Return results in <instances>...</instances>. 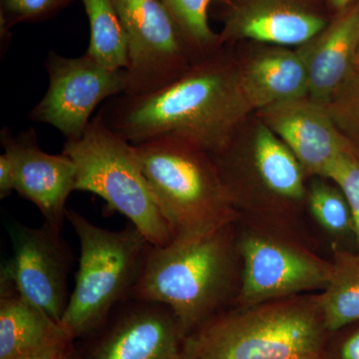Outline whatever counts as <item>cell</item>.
I'll use <instances>...</instances> for the list:
<instances>
[{
	"instance_id": "cell-23",
	"label": "cell",
	"mask_w": 359,
	"mask_h": 359,
	"mask_svg": "<svg viewBox=\"0 0 359 359\" xmlns=\"http://www.w3.org/2000/svg\"><path fill=\"white\" fill-rule=\"evenodd\" d=\"M74 0H0V34L4 47L13 26L42 22L55 16ZM4 49V47H2Z\"/></svg>"
},
{
	"instance_id": "cell-8",
	"label": "cell",
	"mask_w": 359,
	"mask_h": 359,
	"mask_svg": "<svg viewBox=\"0 0 359 359\" xmlns=\"http://www.w3.org/2000/svg\"><path fill=\"white\" fill-rule=\"evenodd\" d=\"M236 226L243 269L233 306L325 290L332 275L330 259L290 238Z\"/></svg>"
},
{
	"instance_id": "cell-12",
	"label": "cell",
	"mask_w": 359,
	"mask_h": 359,
	"mask_svg": "<svg viewBox=\"0 0 359 359\" xmlns=\"http://www.w3.org/2000/svg\"><path fill=\"white\" fill-rule=\"evenodd\" d=\"M92 334L97 337L80 359H185L178 321L159 302L130 297Z\"/></svg>"
},
{
	"instance_id": "cell-7",
	"label": "cell",
	"mask_w": 359,
	"mask_h": 359,
	"mask_svg": "<svg viewBox=\"0 0 359 359\" xmlns=\"http://www.w3.org/2000/svg\"><path fill=\"white\" fill-rule=\"evenodd\" d=\"M62 153L76 165L75 190L102 198L109 211L126 217L151 245L163 247L173 241V231L144 176L135 146L113 131L100 112L79 139L66 140Z\"/></svg>"
},
{
	"instance_id": "cell-10",
	"label": "cell",
	"mask_w": 359,
	"mask_h": 359,
	"mask_svg": "<svg viewBox=\"0 0 359 359\" xmlns=\"http://www.w3.org/2000/svg\"><path fill=\"white\" fill-rule=\"evenodd\" d=\"M45 67L48 89L30 111L29 118L57 129L66 140L79 139L96 108L126 89V69H108L87 52L70 58L51 51Z\"/></svg>"
},
{
	"instance_id": "cell-6",
	"label": "cell",
	"mask_w": 359,
	"mask_h": 359,
	"mask_svg": "<svg viewBox=\"0 0 359 359\" xmlns=\"http://www.w3.org/2000/svg\"><path fill=\"white\" fill-rule=\"evenodd\" d=\"M66 219L80 243L75 285L61 323L75 339L98 330L133 294L152 245L132 224L108 230L74 210Z\"/></svg>"
},
{
	"instance_id": "cell-1",
	"label": "cell",
	"mask_w": 359,
	"mask_h": 359,
	"mask_svg": "<svg viewBox=\"0 0 359 359\" xmlns=\"http://www.w3.org/2000/svg\"><path fill=\"white\" fill-rule=\"evenodd\" d=\"M245 107L250 106L240 70L215 53L165 88L149 95L116 96L99 112L113 131L133 145L173 135L214 156L233 140Z\"/></svg>"
},
{
	"instance_id": "cell-5",
	"label": "cell",
	"mask_w": 359,
	"mask_h": 359,
	"mask_svg": "<svg viewBox=\"0 0 359 359\" xmlns=\"http://www.w3.org/2000/svg\"><path fill=\"white\" fill-rule=\"evenodd\" d=\"M134 146L174 238L202 235L237 222L228 189L205 149L173 135Z\"/></svg>"
},
{
	"instance_id": "cell-3",
	"label": "cell",
	"mask_w": 359,
	"mask_h": 359,
	"mask_svg": "<svg viewBox=\"0 0 359 359\" xmlns=\"http://www.w3.org/2000/svg\"><path fill=\"white\" fill-rule=\"evenodd\" d=\"M237 212L238 226L290 238L320 252L309 228L306 174L290 149L266 125L249 153L228 145L212 156Z\"/></svg>"
},
{
	"instance_id": "cell-25",
	"label": "cell",
	"mask_w": 359,
	"mask_h": 359,
	"mask_svg": "<svg viewBox=\"0 0 359 359\" xmlns=\"http://www.w3.org/2000/svg\"><path fill=\"white\" fill-rule=\"evenodd\" d=\"M323 359H359V320L330 332Z\"/></svg>"
},
{
	"instance_id": "cell-26",
	"label": "cell",
	"mask_w": 359,
	"mask_h": 359,
	"mask_svg": "<svg viewBox=\"0 0 359 359\" xmlns=\"http://www.w3.org/2000/svg\"><path fill=\"white\" fill-rule=\"evenodd\" d=\"M15 192V171L13 160L6 152L0 155V198L6 199Z\"/></svg>"
},
{
	"instance_id": "cell-22",
	"label": "cell",
	"mask_w": 359,
	"mask_h": 359,
	"mask_svg": "<svg viewBox=\"0 0 359 359\" xmlns=\"http://www.w3.org/2000/svg\"><path fill=\"white\" fill-rule=\"evenodd\" d=\"M178 26L191 54L205 60L215 54L221 39L208 20L212 0H161Z\"/></svg>"
},
{
	"instance_id": "cell-18",
	"label": "cell",
	"mask_w": 359,
	"mask_h": 359,
	"mask_svg": "<svg viewBox=\"0 0 359 359\" xmlns=\"http://www.w3.org/2000/svg\"><path fill=\"white\" fill-rule=\"evenodd\" d=\"M241 85L250 107L263 110L309 95L304 52L271 48L262 51L240 70Z\"/></svg>"
},
{
	"instance_id": "cell-9",
	"label": "cell",
	"mask_w": 359,
	"mask_h": 359,
	"mask_svg": "<svg viewBox=\"0 0 359 359\" xmlns=\"http://www.w3.org/2000/svg\"><path fill=\"white\" fill-rule=\"evenodd\" d=\"M128 39L126 89L122 95H149L192 68L190 51L161 0H114Z\"/></svg>"
},
{
	"instance_id": "cell-28",
	"label": "cell",
	"mask_w": 359,
	"mask_h": 359,
	"mask_svg": "<svg viewBox=\"0 0 359 359\" xmlns=\"http://www.w3.org/2000/svg\"><path fill=\"white\" fill-rule=\"evenodd\" d=\"M66 359H80L79 358V354H78V351H76V353L73 354V355H71L70 358H66Z\"/></svg>"
},
{
	"instance_id": "cell-24",
	"label": "cell",
	"mask_w": 359,
	"mask_h": 359,
	"mask_svg": "<svg viewBox=\"0 0 359 359\" xmlns=\"http://www.w3.org/2000/svg\"><path fill=\"white\" fill-rule=\"evenodd\" d=\"M327 179L339 187L353 215L356 252H359V159L353 151L340 156L330 170Z\"/></svg>"
},
{
	"instance_id": "cell-16",
	"label": "cell",
	"mask_w": 359,
	"mask_h": 359,
	"mask_svg": "<svg viewBox=\"0 0 359 359\" xmlns=\"http://www.w3.org/2000/svg\"><path fill=\"white\" fill-rule=\"evenodd\" d=\"M74 337L0 276V359H66Z\"/></svg>"
},
{
	"instance_id": "cell-15",
	"label": "cell",
	"mask_w": 359,
	"mask_h": 359,
	"mask_svg": "<svg viewBox=\"0 0 359 359\" xmlns=\"http://www.w3.org/2000/svg\"><path fill=\"white\" fill-rule=\"evenodd\" d=\"M264 125L290 149L306 176L327 178L340 156L353 150L323 105L299 99L263 109Z\"/></svg>"
},
{
	"instance_id": "cell-29",
	"label": "cell",
	"mask_w": 359,
	"mask_h": 359,
	"mask_svg": "<svg viewBox=\"0 0 359 359\" xmlns=\"http://www.w3.org/2000/svg\"><path fill=\"white\" fill-rule=\"evenodd\" d=\"M356 65H359V48L358 52V58H356Z\"/></svg>"
},
{
	"instance_id": "cell-4",
	"label": "cell",
	"mask_w": 359,
	"mask_h": 359,
	"mask_svg": "<svg viewBox=\"0 0 359 359\" xmlns=\"http://www.w3.org/2000/svg\"><path fill=\"white\" fill-rule=\"evenodd\" d=\"M320 292L222 311L187 335L185 359H323Z\"/></svg>"
},
{
	"instance_id": "cell-17",
	"label": "cell",
	"mask_w": 359,
	"mask_h": 359,
	"mask_svg": "<svg viewBox=\"0 0 359 359\" xmlns=\"http://www.w3.org/2000/svg\"><path fill=\"white\" fill-rule=\"evenodd\" d=\"M302 49L309 76V99L323 105L346 83L359 48V2L346 9Z\"/></svg>"
},
{
	"instance_id": "cell-2",
	"label": "cell",
	"mask_w": 359,
	"mask_h": 359,
	"mask_svg": "<svg viewBox=\"0 0 359 359\" xmlns=\"http://www.w3.org/2000/svg\"><path fill=\"white\" fill-rule=\"evenodd\" d=\"M237 226L152 245L131 297L171 309L184 337L231 308L242 282Z\"/></svg>"
},
{
	"instance_id": "cell-27",
	"label": "cell",
	"mask_w": 359,
	"mask_h": 359,
	"mask_svg": "<svg viewBox=\"0 0 359 359\" xmlns=\"http://www.w3.org/2000/svg\"><path fill=\"white\" fill-rule=\"evenodd\" d=\"M332 6L337 9H346L353 0H330Z\"/></svg>"
},
{
	"instance_id": "cell-14",
	"label": "cell",
	"mask_w": 359,
	"mask_h": 359,
	"mask_svg": "<svg viewBox=\"0 0 359 359\" xmlns=\"http://www.w3.org/2000/svg\"><path fill=\"white\" fill-rule=\"evenodd\" d=\"M224 23L221 42L245 39L282 47L309 43L327 26L308 0H233Z\"/></svg>"
},
{
	"instance_id": "cell-20",
	"label": "cell",
	"mask_w": 359,
	"mask_h": 359,
	"mask_svg": "<svg viewBox=\"0 0 359 359\" xmlns=\"http://www.w3.org/2000/svg\"><path fill=\"white\" fill-rule=\"evenodd\" d=\"M88 16L87 53L108 69H127L128 39L114 0H81Z\"/></svg>"
},
{
	"instance_id": "cell-19",
	"label": "cell",
	"mask_w": 359,
	"mask_h": 359,
	"mask_svg": "<svg viewBox=\"0 0 359 359\" xmlns=\"http://www.w3.org/2000/svg\"><path fill=\"white\" fill-rule=\"evenodd\" d=\"M332 275L320 292L330 332L359 320V252L330 245Z\"/></svg>"
},
{
	"instance_id": "cell-13",
	"label": "cell",
	"mask_w": 359,
	"mask_h": 359,
	"mask_svg": "<svg viewBox=\"0 0 359 359\" xmlns=\"http://www.w3.org/2000/svg\"><path fill=\"white\" fill-rule=\"evenodd\" d=\"M4 152L13 160L15 192L39 208L44 223L62 231L70 194L76 188V165L67 155H52L40 148L35 130L0 133Z\"/></svg>"
},
{
	"instance_id": "cell-11",
	"label": "cell",
	"mask_w": 359,
	"mask_h": 359,
	"mask_svg": "<svg viewBox=\"0 0 359 359\" xmlns=\"http://www.w3.org/2000/svg\"><path fill=\"white\" fill-rule=\"evenodd\" d=\"M7 230L13 254L2 264L0 276L28 301L61 321L69 302L68 275L73 264L72 252L61 231L45 223L33 228L15 221L8 223Z\"/></svg>"
},
{
	"instance_id": "cell-21",
	"label": "cell",
	"mask_w": 359,
	"mask_h": 359,
	"mask_svg": "<svg viewBox=\"0 0 359 359\" xmlns=\"http://www.w3.org/2000/svg\"><path fill=\"white\" fill-rule=\"evenodd\" d=\"M308 212L334 244L346 249L356 250L353 215L346 196L332 180L313 177L308 187Z\"/></svg>"
}]
</instances>
